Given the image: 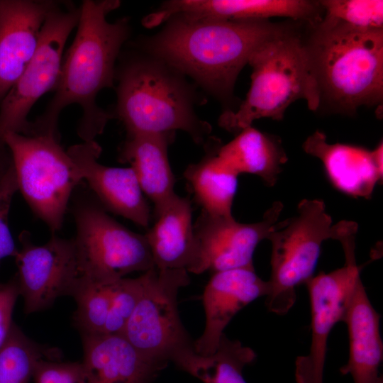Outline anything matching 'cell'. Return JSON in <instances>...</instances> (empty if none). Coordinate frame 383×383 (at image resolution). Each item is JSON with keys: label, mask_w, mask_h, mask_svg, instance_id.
I'll list each match as a JSON object with an SVG mask.
<instances>
[{"label": "cell", "mask_w": 383, "mask_h": 383, "mask_svg": "<svg viewBox=\"0 0 383 383\" xmlns=\"http://www.w3.org/2000/svg\"><path fill=\"white\" fill-rule=\"evenodd\" d=\"M119 5L117 0L82 1L77 33L64 56L55 94L43 114L31 121L30 133L59 134L61 112L74 104L82 112L77 128L82 141L103 133L113 115L98 106L96 96L113 86L115 63L129 35L128 19L111 23L106 18Z\"/></svg>", "instance_id": "1"}, {"label": "cell", "mask_w": 383, "mask_h": 383, "mask_svg": "<svg viewBox=\"0 0 383 383\" xmlns=\"http://www.w3.org/2000/svg\"><path fill=\"white\" fill-rule=\"evenodd\" d=\"M146 48L152 57L192 77L226 100L252 52L286 28L268 20L223 21L170 17Z\"/></svg>", "instance_id": "2"}, {"label": "cell", "mask_w": 383, "mask_h": 383, "mask_svg": "<svg viewBox=\"0 0 383 383\" xmlns=\"http://www.w3.org/2000/svg\"><path fill=\"white\" fill-rule=\"evenodd\" d=\"M313 27L306 44L321 104L350 113L362 106L382 104L383 29L322 20Z\"/></svg>", "instance_id": "3"}, {"label": "cell", "mask_w": 383, "mask_h": 383, "mask_svg": "<svg viewBox=\"0 0 383 383\" xmlns=\"http://www.w3.org/2000/svg\"><path fill=\"white\" fill-rule=\"evenodd\" d=\"M183 74L152 57H134L116 77V116L127 134L187 132L196 143L208 140L211 127L196 116L194 93Z\"/></svg>", "instance_id": "4"}, {"label": "cell", "mask_w": 383, "mask_h": 383, "mask_svg": "<svg viewBox=\"0 0 383 383\" xmlns=\"http://www.w3.org/2000/svg\"><path fill=\"white\" fill-rule=\"evenodd\" d=\"M251 85L236 111H226L219 125L240 131L252 121L283 118L287 107L304 99L311 111L319 107L320 94L306 42L287 28L262 43L251 55Z\"/></svg>", "instance_id": "5"}, {"label": "cell", "mask_w": 383, "mask_h": 383, "mask_svg": "<svg viewBox=\"0 0 383 383\" xmlns=\"http://www.w3.org/2000/svg\"><path fill=\"white\" fill-rule=\"evenodd\" d=\"M8 148L20 191L33 212L55 233L63 223L72 194L83 181L79 169L50 133H7Z\"/></svg>", "instance_id": "6"}, {"label": "cell", "mask_w": 383, "mask_h": 383, "mask_svg": "<svg viewBox=\"0 0 383 383\" xmlns=\"http://www.w3.org/2000/svg\"><path fill=\"white\" fill-rule=\"evenodd\" d=\"M332 218L321 199H303L296 214L278 222L269 234L271 274L265 306L285 315L296 299V288L313 276L323 242L331 239Z\"/></svg>", "instance_id": "7"}, {"label": "cell", "mask_w": 383, "mask_h": 383, "mask_svg": "<svg viewBox=\"0 0 383 383\" xmlns=\"http://www.w3.org/2000/svg\"><path fill=\"white\" fill-rule=\"evenodd\" d=\"M73 214V238L80 276L96 282H113L155 267L145 235L116 221L96 199L80 197Z\"/></svg>", "instance_id": "8"}, {"label": "cell", "mask_w": 383, "mask_h": 383, "mask_svg": "<svg viewBox=\"0 0 383 383\" xmlns=\"http://www.w3.org/2000/svg\"><path fill=\"white\" fill-rule=\"evenodd\" d=\"M188 272L155 267L143 272V287L122 335L146 359L165 365L193 345L177 309L179 289L189 284Z\"/></svg>", "instance_id": "9"}, {"label": "cell", "mask_w": 383, "mask_h": 383, "mask_svg": "<svg viewBox=\"0 0 383 383\" xmlns=\"http://www.w3.org/2000/svg\"><path fill=\"white\" fill-rule=\"evenodd\" d=\"M79 15V7L60 1L48 13L33 57L0 102V141L7 133H30L28 113L43 95L55 89L66 42L77 26Z\"/></svg>", "instance_id": "10"}, {"label": "cell", "mask_w": 383, "mask_h": 383, "mask_svg": "<svg viewBox=\"0 0 383 383\" xmlns=\"http://www.w3.org/2000/svg\"><path fill=\"white\" fill-rule=\"evenodd\" d=\"M21 248L15 256V277L26 313L48 308L62 296H72L80 278L73 238L55 233L43 245H35L30 233L20 237Z\"/></svg>", "instance_id": "11"}, {"label": "cell", "mask_w": 383, "mask_h": 383, "mask_svg": "<svg viewBox=\"0 0 383 383\" xmlns=\"http://www.w3.org/2000/svg\"><path fill=\"white\" fill-rule=\"evenodd\" d=\"M345 265L320 272L306 283L311 308V338L309 353L295 361L296 383H323V370L330 333L343 318L360 278L355 250L346 251Z\"/></svg>", "instance_id": "12"}, {"label": "cell", "mask_w": 383, "mask_h": 383, "mask_svg": "<svg viewBox=\"0 0 383 383\" xmlns=\"http://www.w3.org/2000/svg\"><path fill=\"white\" fill-rule=\"evenodd\" d=\"M282 209L283 204L275 201L262 219L253 223H242L233 216H211L202 211L194 223L198 255L192 273L213 274L253 266L256 247L277 226Z\"/></svg>", "instance_id": "13"}, {"label": "cell", "mask_w": 383, "mask_h": 383, "mask_svg": "<svg viewBox=\"0 0 383 383\" xmlns=\"http://www.w3.org/2000/svg\"><path fill=\"white\" fill-rule=\"evenodd\" d=\"M67 153L79 169L96 199L106 210L147 228L150 209L134 171L131 167H109L98 160L101 146L86 140L70 146Z\"/></svg>", "instance_id": "14"}, {"label": "cell", "mask_w": 383, "mask_h": 383, "mask_svg": "<svg viewBox=\"0 0 383 383\" xmlns=\"http://www.w3.org/2000/svg\"><path fill=\"white\" fill-rule=\"evenodd\" d=\"M57 3L0 0V102L33 57L44 22Z\"/></svg>", "instance_id": "15"}, {"label": "cell", "mask_w": 383, "mask_h": 383, "mask_svg": "<svg viewBox=\"0 0 383 383\" xmlns=\"http://www.w3.org/2000/svg\"><path fill=\"white\" fill-rule=\"evenodd\" d=\"M267 292V281L256 274L254 266L212 274L202 294L205 328L193 343L194 350L202 355L213 354L235 315Z\"/></svg>", "instance_id": "16"}, {"label": "cell", "mask_w": 383, "mask_h": 383, "mask_svg": "<svg viewBox=\"0 0 383 383\" xmlns=\"http://www.w3.org/2000/svg\"><path fill=\"white\" fill-rule=\"evenodd\" d=\"M319 2L306 0H175L170 1L147 16L155 27L175 15L191 18L223 21L267 20L289 17L312 26L321 20Z\"/></svg>", "instance_id": "17"}, {"label": "cell", "mask_w": 383, "mask_h": 383, "mask_svg": "<svg viewBox=\"0 0 383 383\" xmlns=\"http://www.w3.org/2000/svg\"><path fill=\"white\" fill-rule=\"evenodd\" d=\"M81 335L84 383H151L164 367L143 357L122 335Z\"/></svg>", "instance_id": "18"}, {"label": "cell", "mask_w": 383, "mask_h": 383, "mask_svg": "<svg viewBox=\"0 0 383 383\" xmlns=\"http://www.w3.org/2000/svg\"><path fill=\"white\" fill-rule=\"evenodd\" d=\"M155 223L146 233L155 268L192 272L198 244L188 197L177 194L154 212Z\"/></svg>", "instance_id": "19"}, {"label": "cell", "mask_w": 383, "mask_h": 383, "mask_svg": "<svg viewBox=\"0 0 383 383\" xmlns=\"http://www.w3.org/2000/svg\"><path fill=\"white\" fill-rule=\"evenodd\" d=\"M380 316L373 307L361 279L357 283L342 322L347 326L349 358L340 371L354 383H383L379 369L383 359Z\"/></svg>", "instance_id": "20"}, {"label": "cell", "mask_w": 383, "mask_h": 383, "mask_svg": "<svg viewBox=\"0 0 383 383\" xmlns=\"http://www.w3.org/2000/svg\"><path fill=\"white\" fill-rule=\"evenodd\" d=\"M303 148L321 161L333 185L350 196L368 199L375 184L382 181L371 150L356 145L328 143L326 135L319 131L306 138Z\"/></svg>", "instance_id": "21"}, {"label": "cell", "mask_w": 383, "mask_h": 383, "mask_svg": "<svg viewBox=\"0 0 383 383\" xmlns=\"http://www.w3.org/2000/svg\"><path fill=\"white\" fill-rule=\"evenodd\" d=\"M175 133L127 134L119 160L133 169L145 196L160 209L175 194L167 150Z\"/></svg>", "instance_id": "22"}, {"label": "cell", "mask_w": 383, "mask_h": 383, "mask_svg": "<svg viewBox=\"0 0 383 383\" xmlns=\"http://www.w3.org/2000/svg\"><path fill=\"white\" fill-rule=\"evenodd\" d=\"M218 157L238 176L248 173L258 176L266 186L273 187L288 160L281 140L252 126L242 129L236 137L221 145Z\"/></svg>", "instance_id": "23"}, {"label": "cell", "mask_w": 383, "mask_h": 383, "mask_svg": "<svg viewBox=\"0 0 383 383\" xmlns=\"http://www.w3.org/2000/svg\"><path fill=\"white\" fill-rule=\"evenodd\" d=\"M221 142L209 138L206 154L198 162L190 164L184 172L194 198L202 211L211 216L230 217L238 189V175L220 161L217 153Z\"/></svg>", "instance_id": "24"}, {"label": "cell", "mask_w": 383, "mask_h": 383, "mask_svg": "<svg viewBox=\"0 0 383 383\" xmlns=\"http://www.w3.org/2000/svg\"><path fill=\"white\" fill-rule=\"evenodd\" d=\"M255 357L252 349L223 334L213 354L199 355L192 345L177 352L171 361L204 383H246L243 370Z\"/></svg>", "instance_id": "25"}, {"label": "cell", "mask_w": 383, "mask_h": 383, "mask_svg": "<svg viewBox=\"0 0 383 383\" xmlns=\"http://www.w3.org/2000/svg\"><path fill=\"white\" fill-rule=\"evenodd\" d=\"M55 353L31 340L13 323L0 348V383H28L37 362L55 359Z\"/></svg>", "instance_id": "26"}, {"label": "cell", "mask_w": 383, "mask_h": 383, "mask_svg": "<svg viewBox=\"0 0 383 383\" xmlns=\"http://www.w3.org/2000/svg\"><path fill=\"white\" fill-rule=\"evenodd\" d=\"M115 281L96 282L82 277L79 279L72 296L77 303L74 319L81 334L103 333Z\"/></svg>", "instance_id": "27"}, {"label": "cell", "mask_w": 383, "mask_h": 383, "mask_svg": "<svg viewBox=\"0 0 383 383\" xmlns=\"http://www.w3.org/2000/svg\"><path fill=\"white\" fill-rule=\"evenodd\" d=\"M322 21L362 30L383 29L382 0H322Z\"/></svg>", "instance_id": "28"}, {"label": "cell", "mask_w": 383, "mask_h": 383, "mask_svg": "<svg viewBox=\"0 0 383 383\" xmlns=\"http://www.w3.org/2000/svg\"><path fill=\"white\" fill-rule=\"evenodd\" d=\"M143 282L142 274L135 278L124 277L113 283L111 303L103 333L122 334L141 294Z\"/></svg>", "instance_id": "29"}, {"label": "cell", "mask_w": 383, "mask_h": 383, "mask_svg": "<svg viewBox=\"0 0 383 383\" xmlns=\"http://www.w3.org/2000/svg\"><path fill=\"white\" fill-rule=\"evenodd\" d=\"M18 191L13 164L0 179V261L6 257H14L18 252L9 225L11 201Z\"/></svg>", "instance_id": "30"}, {"label": "cell", "mask_w": 383, "mask_h": 383, "mask_svg": "<svg viewBox=\"0 0 383 383\" xmlns=\"http://www.w3.org/2000/svg\"><path fill=\"white\" fill-rule=\"evenodd\" d=\"M35 383H84L81 362H63L55 359L42 358L34 368Z\"/></svg>", "instance_id": "31"}, {"label": "cell", "mask_w": 383, "mask_h": 383, "mask_svg": "<svg viewBox=\"0 0 383 383\" xmlns=\"http://www.w3.org/2000/svg\"><path fill=\"white\" fill-rule=\"evenodd\" d=\"M19 295L16 277L6 283H0V348L9 337L13 324L12 314Z\"/></svg>", "instance_id": "32"}, {"label": "cell", "mask_w": 383, "mask_h": 383, "mask_svg": "<svg viewBox=\"0 0 383 383\" xmlns=\"http://www.w3.org/2000/svg\"><path fill=\"white\" fill-rule=\"evenodd\" d=\"M372 151L374 164L380 174L383 176V143L381 141L377 146Z\"/></svg>", "instance_id": "33"}, {"label": "cell", "mask_w": 383, "mask_h": 383, "mask_svg": "<svg viewBox=\"0 0 383 383\" xmlns=\"http://www.w3.org/2000/svg\"><path fill=\"white\" fill-rule=\"evenodd\" d=\"M12 163V162H11ZM11 163L9 165H6L4 163H3L1 160H0V179H1V177H3V175L4 174V173L6 172V170H8V168L10 167V165H11Z\"/></svg>", "instance_id": "34"}, {"label": "cell", "mask_w": 383, "mask_h": 383, "mask_svg": "<svg viewBox=\"0 0 383 383\" xmlns=\"http://www.w3.org/2000/svg\"></svg>", "instance_id": "35"}]
</instances>
